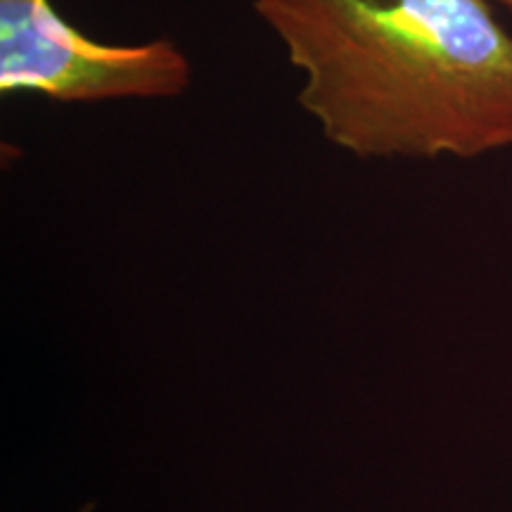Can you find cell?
Listing matches in <instances>:
<instances>
[{
    "mask_svg": "<svg viewBox=\"0 0 512 512\" xmlns=\"http://www.w3.org/2000/svg\"><path fill=\"white\" fill-rule=\"evenodd\" d=\"M302 72L297 105L358 159L512 147V34L491 0H249Z\"/></svg>",
    "mask_w": 512,
    "mask_h": 512,
    "instance_id": "1",
    "label": "cell"
},
{
    "mask_svg": "<svg viewBox=\"0 0 512 512\" xmlns=\"http://www.w3.org/2000/svg\"><path fill=\"white\" fill-rule=\"evenodd\" d=\"M192 83L171 38L105 43L76 29L53 0H0V95H41L64 105L174 100Z\"/></svg>",
    "mask_w": 512,
    "mask_h": 512,
    "instance_id": "2",
    "label": "cell"
},
{
    "mask_svg": "<svg viewBox=\"0 0 512 512\" xmlns=\"http://www.w3.org/2000/svg\"><path fill=\"white\" fill-rule=\"evenodd\" d=\"M494 5H501V8L512 17V0H491Z\"/></svg>",
    "mask_w": 512,
    "mask_h": 512,
    "instance_id": "3",
    "label": "cell"
}]
</instances>
